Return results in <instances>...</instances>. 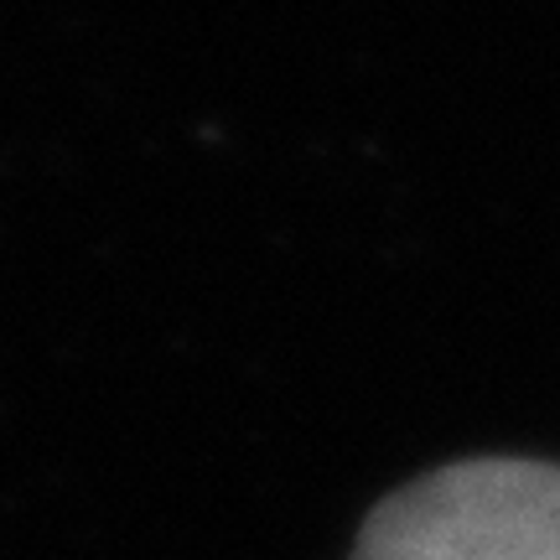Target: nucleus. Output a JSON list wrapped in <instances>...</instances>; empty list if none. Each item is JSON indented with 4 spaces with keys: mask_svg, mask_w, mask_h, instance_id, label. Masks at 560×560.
<instances>
[{
    "mask_svg": "<svg viewBox=\"0 0 560 560\" xmlns=\"http://www.w3.org/2000/svg\"><path fill=\"white\" fill-rule=\"evenodd\" d=\"M353 560H560V467L478 457L425 472L369 514Z\"/></svg>",
    "mask_w": 560,
    "mask_h": 560,
    "instance_id": "1",
    "label": "nucleus"
}]
</instances>
